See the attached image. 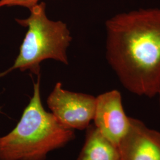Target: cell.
Instances as JSON below:
<instances>
[{
  "label": "cell",
  "instance_id": "obj_1",
  "mask_svg": "<svg viewBox=\"0 0 160 160\" xmlns=\"http://www.w3.org/2000/svg\"><path fill=\"white\" fill-rule=\"evenodd\" d=\"M106 59L122 85L139 96L160 88V8L123 12L106 22Z\"/></svg>",
  "mask_w": 160,
  "mask_h": 160
},
{
  "label": "cell",
  "instance_id": "obj_2",
  "mask_svg": "<svg viewBox=\"0 0 160 160\" xmlns=\"http://www.w3.org/2000/svg\"><path fill=\"white\" fill-rule=\"evenodd\" d=\"M40 78L38 75L33 96L17 126L0 137V160H45L48 152L74 138L72 129L63 126L43 108Z\"/></svg>",
  "mask_w": 160,
  "mask_h": 160
},
{
  "label": "cell",
  "instance_id": "obj_3",
  "mask_svg": "<svg viewBox=\"0 0 160 160\" xmlns=\"http://www.w3.org/2000/svg\"><path fill=\"white\" fill-rule=\"evenodd\" d=\"M46 8L45 2H39L29 10L28 18L16 19L17 23L28 30L13 65L0 73V78L15 69L29 70L40 75V63L49 59L68 64L67 50L72 41L70 32L62 21L49 19Z\"/></svg>",
  "mask_w": 160,
  "mask_h": 160
},
{
  "label": "cell",
  "instance_id": "obj_4",
  "mask_svg": "<svg viewBox=\"0 0 160 160\" xmlns=\"http://www.w3.org/2000/svg\"><path fill=\"white\" fill-rule=\"evenodd\" d=\"M47 104L58 122L71 129H87L93 120L96 97L64 90L57 82L48 98Z\"/></svg>",
  "mask_w": 160,
  "mask_h": 160
},
{
  "label": "cell",
  "instance_id": "obj_5",
  "mask_svg": "<svg viewBox=\"0 0 160 160\" xmlns=\"http://www.w3.org/2000/svg\"><path fill=\"white\" fill-rule=\"evenodd\" d=\"M94 125L117 147L125 135L131 123L123 109L120 92L116 90L104 92L96 97Z\"/></svg>",
  "mask_w": 160,
  "mask_h": 160
},
{
  "label": "cell",
  "instance_id": "obj_6",
  "mask_svg": "<svg viewBox=\"0 0 160 160\" xmlns=\"http://www.w3.org/2000/svg\"><path fill=\"white\" fill-rule=\"evenodd\" d=\"M118 148L121 160H160V132L131 118L129 128Z\"/></svg>",
  "mask_w": 160,
  "mask_h": 160
},
{
  "label": "cell",
  "instance_id": "obj_7",
  "mask_svg": "<svg viewBox=\"0 0 160 160\" xmlns=\"http://www.w3.org/2000/svg\"><path fill=\"white\" fill-rule=\"evenodd\" d=\"M78 160H121L118 148L93 125L87 128L86 140Z\"/></svg>",
  "mask_w": 160,
  "mask_h": 160
},
{
  "label": "cell",
  "instance_id": "obj_8",
  "mask_svg": "<svg viewBox=\"0 0 160 160\" xmlns=\"http://www.w3.org/2000/svg\"><path fill=\"white\" fill-rule=\"evenodd\" d=\"M40 0H0V8L4 7L19 6L28 8L36 6L39 3Z\"/></svg>",
  "mask_w": 160,
  "mask_h": 160
},
{
  "label": "cell",
  "instance_id": "obj_9",
  "mask_svg": "<svg viewBox=\"0 0 160 160\" xmlns=\"http://www.w3.org/2000/svg\"><path fill=\"white\" fill-rule=\"evenodd\" d=\"M157 96L158 97V102H159V107H160V90H159V92H158V94H157Z\"/></svg>",
  "mask_w": 160,
  "mask_h": 160
}]
</instances>
